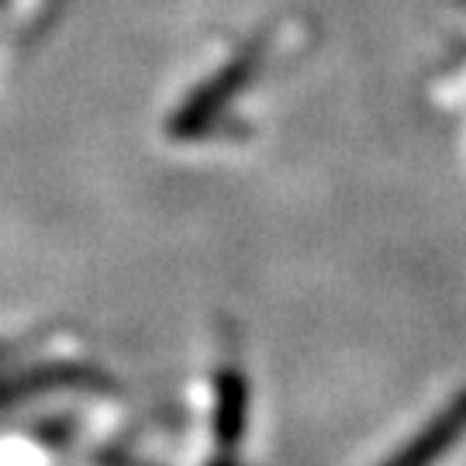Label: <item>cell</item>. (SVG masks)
<instances>
[{
	"instance_id": "cell-1",
	"label": "cell",
	"mask_w": 466,
	"mask_h": 466,
	"mask_svg": "<svg viewBox=\"0 0 466 466\" xmlns=\"http://www.w3.org/2000/svg\"><path fill=\"white\" fill-rule=\"evenodd\" d=\"M463 432H466V394H460V400L452 404L450 411L439 418V421H432V425L411 442V450H404L398 460H390L387 466H429Z\"/></svg>"
},
{
	"instance_id": "cell-2",
	"label": "cell",
	"mask_w": 466,
	"mask_h": 466,
	"mask_svg": "<svg viewBox=\"0 0 466 466\" xmlns=\"http://www.w3.org/2000/svg\"><path fill=\"white\" fill-rule=\"evenodd\" d=\"M221 390H225V398H221V435H225V442H232L238 435L242 415H246V383L228 377L221 383Z\"/></svg>"
}]
</instances>
